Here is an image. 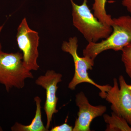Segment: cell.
<instances>
[{
    "instance_id": "9a60e30c",
    "label": "cell",
    "mask_w": 131,
    "mask_h": 131,
    "mask_svg": "<svg viewBox=\"0 0 131 131\" xmlns=\"http://www.w3.org/2000/svg\"><path fill=\"white\" fill-rule=\"evenodd\" d=\"M3 27V26H0V32H1V31L2 30ZM1 43H0V51H1Z\"/></svg>"
},
{
    "instance_id": "3957f363",
    "label": "cell",
    "mask_w": 131,
    "mask_h": 131,
    "mask_svg": "<svg viewBox=\"0 0 131 131\" xmlns=\"http://www.w3.org/2000/svg\"><path fill=\"white\" fill-rule=\"evenodd\" d=\"M32 73L24 66L23 54L0 51V83L7 92L13 88H23L25 80L33 78Z\"/></svg>"
},
{
    "instance_id": "8992f818",
    "label": "cell",
    "mask_w": 131,
    "mask_h": 131,
    "mask_svg": "<svg viewBox=\"0 0 131 131\" xmlns=\"http://www.w3.org/2000/svg\"><path fill=\"white\" fill-rule=\"evenodd\" d=\"M119 81L120 88L117 79H114L113 86L106 92L105 98L111 103L113 112L124 118L131 126V85L122 75Z\"/></svg>"
},
{
    "instance_id": "7a4b0ae2",
    "label": "cell",
    "mask_w": 131,
    "mask_h": 131,
    "mask_svg": "<svg viewBox=\"0 0 131 131\" xmlns=\"http://www.w3.org/2000/svg\"><path fill=\"white\" fill-rule=\"evenodd\" d=\"M72 7L73 24L88 42H98L107 38L113 31L112 27L101 22L91 12L87 0L82 5L70 0Z\"/></svg>"
},
{
    "instance_id": "4fadbf2b",
    "label": "cell",
    "mask_w": 131,
    "mask_h": 131,
    "mask_svg": "<svg viewBox=\"0 0 131 131\" xmlns=\"http://www.w3.org/2000/svg\"><path fill=\"white\" fill-rule=\"evenodd\" d=\"M73 127L68 125L66 122L62 125L54 127L50 131H73Z\"/></svg>"
},
{
    "instance_id": "8fae6325",
    "label": "cell",
    "mask_w": 131,
    "mask_h": 131,
    "mask_svg": "<svg viewBox=\"0 0 131 131\" xmlns=\"http://www.w3.org/2000/svg\"><path fill=\"white\" fill-rule=\"evenodd\" d=\"M92 9L94 16L101 22L111 26L113 18L106 11V0H94Z\"/></svg>"
},
{
    "instance_id": "7c38bea8",
    "label": "cell",
    "mask_w": 131,
    "mask_h": 131,
    "mask_svg": "<svg viewBox=\"0 0 131 131\" xmlns=\"http://www.w3.org/2000/svg\"><path fill=\"white\" fill-rule=\"evenodd\" d=\"M121 51V59L124 64L126 72L131 79V44L124 47Z\"/></svg>"
},
{
    "instance_id": "6da1fadb",
    "label": "cell",
    "mask_w": 131,
    "mask_h": 131,
    "mask_svg": "<svg viewBox=\"0 0 131 131\" xmlns=\"http://www.w3.org/2000/svg\"><path fill=\"white\" fill-rule=\"evenodd\" d=\"M110 35L101 42L88 43L83 50V56L94 60L101 53L109 50L122 51L131 44V16L123 15L113 18Z\"/></svg>"
},
{
    "instance_id": "5bb4252c",
    "label": "cell",
    "mask_w": 131,
    "mask_h": 131,
    "mask_svg": "<svg viewBox=\"0 0 131 131\" xmlns=\"http://www.w3.org/2000/svg\"><path fill=\"white\" fill-rule=\"evenodd\" d=\"M122 4L126 8L131 16V0H122Z\"/></svg>"
},
{
    "instance_id": "5b68a950",
    "label": "cell",
    "mask_w": 131,
    "mask_h": 131,
    "mask_svg": "<svg viewBox=\"0 0 131 131\" xmlns=\"http://www.w3.org/2000/svg\"><path fill=\"white\" fill-rule=\"evenodd\" d=\"M16 37L19 48L23 52L24 66L30 71L37 70L39 68L37 59L39 37L38 32L29 27L25 18L18 27Z\"/></svg>"
},
{
    "instance_id": "277c9868",
    "label": "cell",
    "mask_w": 131,
    "mask_h": 131,
    "mask_svg": "<svg viewBox=\"0 0 131 131\" xmlns=\"http://www.w3.org/2000/svg\"><path fill=\"white\" fill-rule=\"evenodd\" d=\"M77 38L74 37L69 39L68 42L64 41L62 46L63 51L70 54L73 59L74 64L75 73L73 79L69 83L68 88L71 90H74L78 84L83 83L92 84L100 90V96L105 98L106 93L111 86L109 85H99L91 80L89 76L88 71L93 69L94 64V60L86 56L80 57L77 52L78 47Z\"/></svg>"
},
{
    "instance_id": "ba28073f",
    "label": "cell",
    "mask_w": 131,
    "mask_h": 131,
    "mask_svg": "<svg viewBox=\"0 0 131 131\" xmlns=\"http://www.w3.org/2000/svg\"><path fill=\"white\" fill-rule=\"evenodd\" d=\"M75 102L79 108L78 118L75 121L73 131H90V124L94 119L103 115L106 111V106H94L82 91L75 96Z\"/></svg>"
},
{
    "instance_id": "30bf717a",
    "label": "cell",
    "mask_w": 131,
    "mask_h": 131,
    "mask_svg": "<svg viewBox=\"0 0 131 131\" xmlns=\"http://www.w3.org/2000/svg\"><path fill=\"white\" fill-rule=\"evenodd\" d=\"M112 116L104 114L103 118L107 124L106 131H131V126L123 117L113 112Z\"/></svg>"
},
{
    "instance_id": "9c48e42d",
    "label": "cell",
    "mask_w": 131,
    "mask_h": 131,
    "mask_svg": "<svg viewBox=\"0 0 131 131\" xmlns=\"http://www.w3.org/2000/svg\"><path fill=\"white\" fill-rule=\"evenodd\" d=\"M36 105V110L35 117L30 125H24L16 122L11 127L13 131H48L49 130L43 125L41 113V100L40 97L37 96L34 98Z\"/></svg>"
},
{
    "instance_id": "52a82bcc",
    "label": "cell",
    "mask_w": 131,
    "mask_h": 131,
    "mask_svg": "<svg viewBox=\"0 0 131 131\" xmlns=\"http://www.w3.org/2000/svg\"><path fill=\"white\" fill-rule=\"evenodd\" d=\"M62 75L54 70H49L43 75L40 76L35 81V83L46 90V100L44 110L47 117L46 127L49 130L53 115L58 112L57 103L58 98L56 96L58 89V84L62 81Z\"/></svg>"
},
{
    "instance_id": "2e32d148",
    "label": "cell",
    "mask_w": 131,
    "mask_h": 131,
    "mask_svg": "<svg viewBox=\"0 0 131 131\" xmlns=\"http://www.w3.org/2000/svg\"><path fill=\"white\" fill-rule=\"evenodd\" d=\"M2 130H3V129H2V128L0 126V131H2Z\"/></svg>"
}]
</instances>
